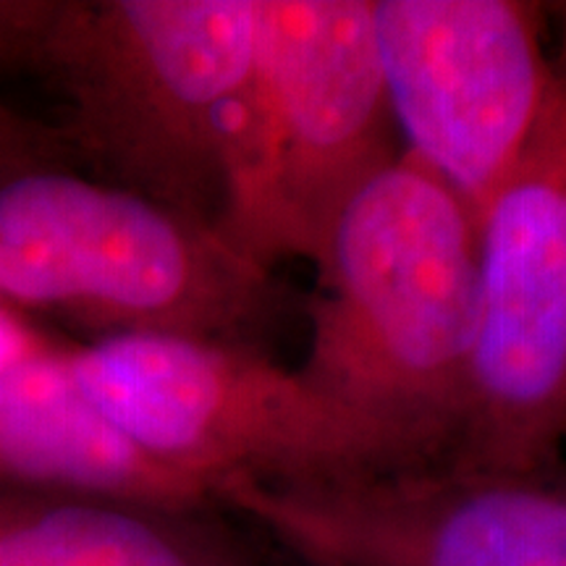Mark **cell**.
<instances>
[{"label":"cell","mask_w":566,"mask_h":566,"mask_svg":"<svg viewBox=\"0 0 566 566\" xmlns=\"http://www.w3.org/2000/svg\"><path fill=\"white\" fill-rule=\"evenodd\" d=\"M300 373L415 467L451 464L478 325V226L407 150L352 197Z\"/></svg>","instance_id":"1"},{"label":"cell","mask_w":566,"mask_h":566,"mask_svg":"<svg viewBox=\"0 0 566 566\" xmlns=\"http://www.w3.org/2000/svg\"><path fill=\"white\" fill-rule=\"evenodd\" d=\"M252 53L254 0H40L17 66L61 95L74 166L218 229Z\"/></svg>","instance_id":"2"},{"label":"cell","mask_w":566,"mask_h":566,"mask_svg":"<svg viewBox=\"0 0 566 566\" xmlns=\"http://www.w3.org/2000/svg\"><path fill=\"white\" fill-rule=\"evenodd\" d=\"M0 304L84 344L184 336L260 349L283 289L216 226L76 168L30 166L0 171Z\"/></svg>","instance_id":"3"},{"label":"cell","mask_w":566,"mask_h":566,"mask_svg":"<svg viewBox=\"0 0 566 566\" xmlns=\"http://www.w3.org/2000/svg\"><path fill=\"white\" fill-rule=\"evenodd\" d=\"M401 153L370 0H254L218 231L268 271L283 258L321 265L352 197Z\"/></svg>","instance_id":"4"},{"label":"cell","mask_w":566,"mask_h":566,"mask_svg":"<svg viewBox=\"0 0 566 566\" xmlns=\"http://www.w3.org/2000/svg\"><path fill=\"white\" fill-rule=\"evenodd\" d=\"M69 367L87 399L137 449L205 491L412 470L373 424L263 349L184 336L74 342Z\"/></svg>","instance_id":"5"},{"label":"cell","mask_w":566,"mask_h":566,"mask_svg":"<svg viewBox=\"0 0 566 566\" xmlns=\"http://www.w3.org/2000/svg\"><path fill=\"white\" fill-rule=\"evenodd\" d=\"M478 223V325L457 467L546 475L566 436V59Z\"/></svg>","instance_id":"6"},{"label":"cell","mask_w":566,"mask_h":566,"mask_svg":"<svg viewBox=\"0 0 566 566\" xmlns=\"http://www.w3.org/2000/svg\"><path fill=\"white\" fill-rule=\"evenodd\" d=\"M212 504L300 566H566V491L546 475L430 464L334 483L231 480Z\"/></svg>","instance_id":"7"},{"label":"cell","mask_w":566,"mask_h":566,"mask_svg":"<svg viewBox=\"0 0 566 566\" xmlns=\"http://www.w3.org/2000/svg\"><path fill=\"white\" fill-rule=\"evenodd\" d=\"M373 34L405 150L480 223L546 108L556 63L546 6L522 0H370Z\"/></svg>","instance_id":"8"},{"label":"cell","mask_w":566,"mask_h":566,"mask_svg":"<svg viewBox=\"0 0 566 566\" xmlns=\"http://www.w3.org/2000/svg\"><path fill=\"white\" fill-rule=\"evenodd\" d=\"M71 344L0 373V485L166 509L216 506L202 485L155 462L105 420L71 373Z\"/></svg>","instance_id":"9"},{"label":"cell","mask_w":566,"mask_h":566,"mask_svg":"<svg viewBox=\"0 0 566 566\" xmlns=\"http://www.w3.org/2000/svg\"><path fill=\"white\" fill-rule=\"evenodd\" d=\"M210 509L0 485V566H268Z\"/></svg>","instance_id":"10"},{"label":"cell","mask_w":566,"mask_h":566,"mask_svg":"<svg viewBox=\"0 0 566 566\" xmlns=\"http://www.w3.org/2000/svg\"><path fill=\"white\" fill-rule=\"evenodd\" d=\"M40 0H0V63H17ZM30 166L76 168L59 126L42 124L0 101V171Z\"/></svg>","instance_id":"11"},{"label":"cell","mask_w":566,"mask_h":566,"mask_svg":"<svg viewBox=\"0 0 566 566\" xmlns=\"http://www.w3.org/2000/svg\"><path fill=\"white\" fill-rule=\"evenodd\" d=\"M66 344L69 338H59L40 321L0 304V373L6 367L24 363V359L61 349Z\"/></svg>","instance_id":"12"},{"label":"cell","mask_w":566,"mask_h":566,"mask_svg":"<svg viewBox=\"0 0 566 566\" xmlns=\"http://www.w3.org/2000/svg\"><path fill=\"white\" fill-rule=\"evenodd\" d=\"M546 11L558 21V30H562V55L566 59V3H551Z\"/></svg>","instance_id":"13"}]
</instances>
